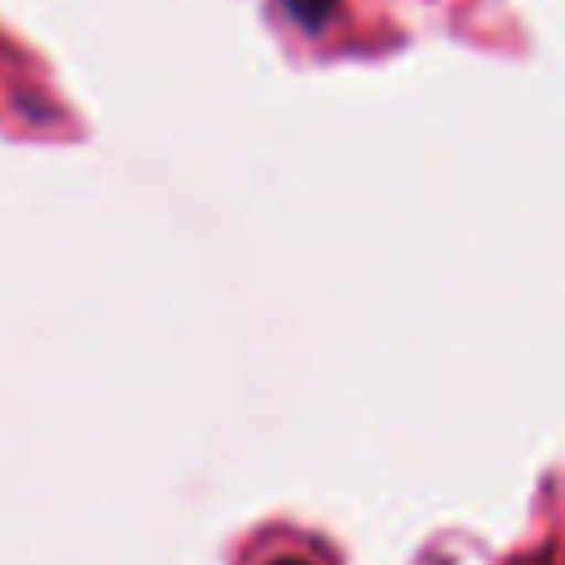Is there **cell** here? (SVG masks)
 Listing matches in <instances>:
<instances>
[{"mask_svg": "<svg viewBox=\"0 0 565 565\" xmlns=\"http://www.w3.org/2000/svg\"><path fill=\"white\" fill-rule=\"evenodd\" d=\"M287 9H291V18H296V22L318 26V22L331 13V0H287Z\"/></svg>", "mask_w": 565, "mask_h": 565, "instance_id": "obj_1", "label": "cell"}, {"mask_svg": "<svg viewBox=\"0 0 565 565\" xmlns=\"http://www.w3.org/2000/svg\"><path fill=\"white\" fill-rule=\"evenodd\" d=\"M269 565H309V561H300V556H278V561H269Z\"/></svg>", "mask_w": 565, "mask_h": 565, "instance_id": "obj_2", "label": "cell"}]
</instances>
